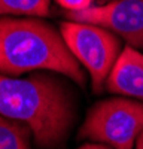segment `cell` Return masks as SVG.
Returning a JSON list of instances; mask_svg holds the SVG:
<instances>
[{"label":"cell","instance_id":"obj_1","mask_svg":"<svg viewBox=\"0 0 143 149\" xmlns=\"http://www.w3.org/2000/svg\"><path fill=\"white\" fill-rule=\"evenodd\" d=\"M0 113L26 122L39 148L54 149L67 137L75 104L66 85L52 74L12 78L0 73Z\"/></svg>","mask_w":143,"mask_h":149},{"label":"cell","instance_id":"obj_2","mask_svg":"<svg viewBox=\"0 0 143 149\" xmlns=\"http://www.w3.org/2000/svg\"><path fill=\"white\" fill-rule=\"evenodd\" d=\"M33 70L55 72L85 86L79 61L49 22L0 17V73L19 76Z\"/></svg>","mask_w":143,"mask_h":149},{"label":"cell","instance_id":"obj_3","mask_svg":"<svg viewBox=\"0 0 143 149\" xmlns=\"http://www.w3.org/2000/svg\"><path fill=\"white\" fill-rule=\"evenodd\" d=\"M143 133V102L107 98L95 103L79 130V139H90L113 149H133Z\"/></svg>","mask_w":143,"mask_h":149},{"label":"cell","instance_id":"obj_4","mask_svg":"<svg viewBox=\"0 0 143 149\" xmlns=\"http://www.w3.org/2000/svg\"><path fill=\"white\" fill-rule=\"evenodd\" d=\"M60 33L72 54L88 70L94 93H101L122 52L118 34L101 26L70 19L60 26Z\"/></svg>","mask_w":143,"mask_h":149},{"label":"cell","instance_id":"obj_5","mask_svg":"<svg viewBox=\"0 0 143 149\" xmlns=\"http://www.w3.org/2000/svg\"><path fill=\"white\" fill-rule=\"evenodd\" d=\"M67 19L90 22L113 31L136 49H143V0H109L82 10H67Z\"/></svg>","mask_w":143,"mask_h":149},{"label":"cell","instance_id":"obj_6","mask_svg":"<svg viewBox=\"0 0 143 149\" xmlns=\"http://www.w3.org/2000/svg\"><path fill=\"white\" fill-rule=\"evenodd\" d=\"M106 90L143 102V54L139 49L130 45L122 49L106 81Z\"/></svg>","mask_w":143,"mask_h":149},{"label":"cell","instance_id":"obj_7","mask_svg":"<svg viewBox=\"0 0 143 149\" xmlns=\"http://www.w3.org/2000/svg\"><path fill=\"white\" fill-rule=\"evenodd\" d=\"M31 134L33 131L26 122L0 113V149H31Z\"/></svg>","mask_w":143,"mask_h":149},{"label":"cell","instance_id":"obj_8","mask_svg":"<svg viewBox=\"0 0 143 149\" xmlns=\"http://www.w3.org/2000/svg\"><path fill=\"white\" fill-rule=\"evenodd\" d=\"M49 0H0V15L46 17Z\"/></svg>","mask_w":143,"mask_h":149},{"label":"cell","instance_id":"obj_9","mask_svg":"<svg viewBox=\"0 0 143 149\" xmlns=\"http://www.w3.org/2000/svg\"><path fill=\"white\" fill-rule=\"evenodd\" d=\"M57 3L67 10H82L92 6V0H57Z\"/></svg>","mask_w":143,"mask_h":149},{"label":"cell","instance_id":"obj_10","mask_svg":"<svg viewBox=\"0 0 143 149\" xmlns=\"http://www.w3.org/2000/svg\"><path fill=\"white\" fill-rule=\"evenodd\" d=\"M79 149H113V148H110L109 145H99V143H88V145H83V146H81Z\"/></svg>","mask_w":143,"mask_h":149},{"label":"cell","instance_id":"obj_11","mask_svg":"<svg viewBox=\"0 0 143 149\" xmlns=\"http://www.w3.org/2000/svg\"><path fill=\"white\" fill-rule=\"evenodd\" d=\"M136 149H143V133L137 137V140H136Z\"/></svg>","mask_w":143,"mask_h":149}]
</instances>
